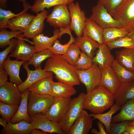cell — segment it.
<instances>
[{
    "label": "cell",
    "instance_id": "1",
    "mask_svg": "<svg viewBox=\"0 0 134 134\" xmlns=\"http://www.w3.org/2000/svg\"><path fill=\"white\" fill-rule=\"evenodd\" d=\"M43 69L54 73L58 82L73 86L80 84L77 73V69L61 55L53 54L47 59Z\"/></svg>",
    "mask_w": 134,
    "mask_h": 134
},
{
    "label": "cell",
    "instance_id": "2",
    "mask_svg": "<svg viewBox=\"0 0 134 134\" xmlns=\"http://www.w3.org/2000/svg\"><path fill=\"white\" fill-rule=\"evenodd\" d=\"M114 100V94L100 85L86 94L83 108L93 114L101 113L113 105Z\"/></svg>",
    "mask_w": 134,
    "mask_h": 134
},
{
    "label": "cell",
    "instance_id": "3",
    "mask_svg": "<svg viewBox=\"0 0 134 134\" xmlns=\"http://www.w3.org/2000/svg\"><path fill=\"white\" fill-rule=\"evenodd\" d=\"M86 94L85 93L82 92L77 97L71 99L67 110L59 123L64 134H67L83 109V104Z\"/></svg>",
    "mask_w": 134,
    "mask_h": 134
},
{
    "label": "cell",
    "instance_id": "4",
    "mask_svg": "<svg viewBox=\"0 0 134 134\" xmlns=\"http://www.w3.org/2000/svg\"><path fill=\"white\" fill-rule=\"evenodd\" d=\"M111 15L128 33L134 31V0H124Z\"/></svg>",
    "mask_w": 134,
    "mask_h": 134
},
{
    "label": "cell",
    "instance_id": "5",
    "mask_svg": "<svg viewBox=\"0 0 134 134\" xmlns=\"http://www.w3.org/2000/svg\"><path fill=\"white\" fill-rule=\"evenodd\" d=\"M92 14L89 18L103 29L112 27L123 28L121 22L114 19L99 0L92 8Z\"/></svg>",
    "mask_w": 134,
    "mask_h": 134
},
{
    "label": "cell",
    "instance_id": "6",
    "mask_svg": "<svg viewBox=\"0 0 134 134\" xmlns=\"http://www.w3.org/2000/svg\"><path fill=\"white\" fill-rule=\"evenodd\" d=\"M54 98L49 95H42L30 92L28 102L29 115L31 117L37 113L44 114L53 103Z\"/></svg>",
    "mask_w": 134,
    "mask_h": 134
},
{
    "label": "cell",
    "instance_id": "7",
    "mask_svg": "<svg viewBox=\"0 0 134 134\" xmlns=\"http://www.w3.org/2000/svg\"><path fill=\"white\" fill-rule=\"evenodd\" d=\"M67 5L59 4L53 6L52 12L46 19L50 26L55 28L70 27V16Z\"/></svg>",
    "mask_w": 134,
    "mask_h": 134
},
{
    "label": "cell",
    "instance_id": "8",
    "mask_svg": "<svg viewBox=\"0 0 134 134\" xmlns=\"http://www.w3.org/2000/svg\"><path fill=\"white\" fill-rule=\"evenodd\" d=\"M77 73L80 82L85 86L87 93L90 92L100 85L101 78V68L93 63L90 68L84 70H78Z\"/></svg>",
    "mask_w": 134,
    "mask_h": 134
},
{
    "label": "cell",
    "instance_id": "9",
    "mask_svg": "<svg viewBox=\"0 0 134 134\" xmlns=\"http://www.w3.org/2000/svg\"><path fill=\"white\" fill-rule=\"evenodd\" d=\"M67 5L70 16L71 31H73L77 37H80L83 36L87 18L85 12L81 9L77 1L75 3L72 2Z\"/></svg>",
    "mask_w": 134,
    "mask_h": 134
},
{
    "label": "cell",
    "instance_id": "10",
    "mask_svg": "<svg viewBox=\"0 0 134 134\" xmlns=\"http://www.w3.org/2000/svg\"><path fill=\"white\" fill-rule=\"evenodd\" d=\"M23 10L20 14L8 21L5 28H9L11 31H21L24 32L35 16L27 13L31 6L25 2L23 3Z\"/></svg>",
    "mask_w": 134,
    "mask_h": 134
},
{
    "label": "cell",
    "instance_id": "11",
    "mask_svg": "<svg viewBox=\"0 0 134 134\" xmlns=\"http://www.w3.org/2000/svg\"><path fill=\"white\" fill-rule=\"evenodd\" d=\"M71 100V97L55 98L53 103L44 115L52 121L59 123L67 110Z\"/></svg>",
    "mask_w": 134,
    "mask_h": 134
},
{
    "label": "cell",
    "instance_id": "12",
    "mask_svg": "<svg viewBox=\"0 0 134 134\" xmlns=\"http://www.w3.org/2000/svg\"><path fill=\"white\" fill-rule=\"evenodd\" d=\"M31 123L33 129H35L49 134H64L58 123L53 121L44 114L37 113L31 117Z\"/></svg>",
    "mask_w": 134,
    "mask_h": 134
},
{
    "label": "cell",
    "instance_id": "13",
    "mask_svg": "<svg viewBox=\"0 0 134 134\" xmlns=\"http://www.w3.org/2000/svg\"><path fill=\"white\" fill-rule=\"evenodd\" d=\"M21 92L18 86L8 81L0 86V100L10 104L19 105L21 101Z\"/></svg>",
    "mask_w": 134,
    "mask_h": 134
},
{
    "label": "cell",
    "instance_id": "14",
    "mask_svg": "<svg viewBox=\"0 0 134 134\" xmlns=\"http://www.w3.org/2000/svg\"><path fill=\"white\" fill-rule=\"evenodd\" d=\"M48 13L44 9L40 13H37L26 30L19 35V37L33 39L36 35L42 34L44 27V22L47 17Z\"/></svg>",
    "mask_w": 134,
    "mask_h": 134
},
{
    "label": "cell",
    "instance_id": "15",
    "mask_svg": "<svg viewBox=\"0 0 134 134\" xmlns=\"http://www.w3.org/2000/svg\"><path fill=\"white\" fill-rule=\"evenodd\" d=\"M24 40L33 44V42H31L24 37H19L17 38V43L15 48L9 55L10 57L15 58L17 60H21L27 62L36 53L34 46H30L26 43Z\"/></svg>",
    "mask_w": 134,
    "mask_h": 134
},
{
    "label": "cell",
    "instance_id": "16",
    "mask_svg": "<svg viewBox=\"0 0 134 134\" xmlns=\"http://www.w3.org/2000/svg\"><path fill=\"white\" fill-rule=\"evenodd\" d=\"M92 117L83 109L67 134H88L92 128Z\"/></svg>",
    "mask_w": 134,
    "mask_h": 134
},
{
    "label": "cell",
    "instance_id": "17",
    "mask_svg": "<svg viewBox=\"0 0 134 134\" xmlns=\"http://www.w3.org/2000/svg\"><path fill=\"white\" fill-rule=\"evenodd\" d=\"M26 70L27 77L26 80L18 87L21 93L24 92L33 83L43 78L53 75V73L42 69L41 65L34 70H30L27 62L23 64Z\"/></svg>",
    "mask_w": 134,
    "mask_h": 134
},
{
    "label": "cell",
    "instance_id": "18",
    "mask_svg": "<svg viewBox=\"0 0 134 134\" xmlns=\"http://www.w3.org/2000/svg\"><path fill=\"white\" fill-rule=\"evenodd\" d=\"M101 69V76L100 85L114 94L120 87L121 83L118 80L111 66H105Z\"/></svg>",
    "mask_w": 134,
    "mask_h": 134
},
{
    "label": "cell",
    "instance_id": "19",
    "mask_svg": "<svg viewBox=\"0 0 134 134\" xmlns=\"http://www.w3.org/2000/svg\"><path fill=\"white\" fill-rule=\"evenodd\" d=\"M9 57L6 58L2 65L9 77L10 81L18 86L23 82L19 76L20 67L27 62L22 60L18 61L16 59L12 60Z\"/></svg>",
    "mask_w": 134,
    "mask_h": 134
},
{
    "label": "cell",
    "instance_id": "20",
    "mask_svg": "<svg viewBox=\"0 0 134 134\" xmlns=\"http://www.w3.org/2000/svg\"><path fill=\"white\" fill-rule=\"evenodd\" d=\"M114 95L116 103L121 108L127 102L134 98V80L121 84Z\"/></svg>",
    "mask_w": 134,
    "mask_h": 134
},
{
    "label": "cell",
    "instance_id": "21",
    "mask_svg": "<svg viewBox=\"0 0 134 134\" xmlns=\"http://www.w3.org/2000/svg\"><path fill=\"white\" fill-rule=\"evenodd\" d=\"M110 50L106 44H100L95 55L92 59L93 63L97 64L100 68L107 66H111L115 59Z\"/></svg>",
    "mask_w": 134,
    "mask_h": 134
},
{
    "label": "cell",
    "instance_id": "22",
    "mask_svg": "<svg viewBox=\"0 0 134 134\" xmlns=\"http://www.w3.org/2000/svg\"><path fill=\"white\" fill-rule=\"evenodd\" d=\"M60 31L58 28H55L53 35L48 37L43 34L36 35L33 39L34 47L36 52L49 49L52 45L54 41L59 38Z\"/></svg>",
    "mask_w": 134,
    "mask_h": 134
},
{
    "label": "cell",
    "instance_id": "23",
    "mask_svg": "<svg viewBox=\"0 0 134 134\" xmlns=\"http://www.w3.org/2000/svg\"><path fill=\"white\" fill-rule=\"evenodd\" d=\"M30 92L27 89L21 93V103L16 113L9 121L11 123H16L24 120L31 123V118L28 114V97Z\"/></svg>",
    "mask_w": 134,
    "mask_h": 134
},
{
    "label": "cell",
    "instance_id": "24",
    "mask_svg": "<svg viewBox=\"0 0 134 134\" xmlns=\"http://www.w3.org/2000/svg\"><path fill=\"white\" fill-rule=\"evenodd\" d=\"M82 51L93 59L99 47L100 44L89 37L82 36L76 38L73 42Z\"/></svg>",
    "mask_w": 134,
    "mask_h": 134
},
{
    "label": "cell",
    "instance_id": "25",
    "mask_svg": "<svg viewBox=\"0 0 134 134\" xmlns=\"http://www.w3.org/2000/svg\"><path fill=\"white\" fill-rule=\"evenodd\" d=\"M103 29L94 21L87 18L83 36L88 37L98 43L100 44L103 43Z\"/></svg>",
    "mask_w": 134,
    "mask_h": 134
},
{
    "label": "cell",
    "instance_id": "26",
    "mask_svg": "<svg viewBox=\"0 0 134 134\" xmlns=\"http://www.w3.org/2000/svg\"><path fill=\"white\" fill-rule=\"evenodd\" d=\"M33 129L31 123L24 120L15 123H7L4 128L1 130V134H30Z\"/></svg>",
    "mask_w": 134,
    "mask_h": 134
},
{
    "label": "cell",
    "instance_id": "27",
    "mask_svg": "<svg viewBox=\"0 0 134 134\" xmlns=\"http://www.w3.org/2000/svg\"><path fill=\"white\" fill-rule=\"evenodd\" d=\"M76 92L73 86L53 81L49 95L54 98H67L75 95Z\"/></svg>",
    "mask_w": 134,
    "mask_h": 134
},
{
    "label": "cell",
    "instance_id": "28",
    "mask_svg": "<svg viewBox=\"0 0 134 134\" xmlns=\"http://www.w3.org/2000/svg\"><path fill=\"white\" fill-rule=\"evenodd\" d=\"M116 59L127 69L134 72V48H124L116 52Z\"/></svg>",
    "mask_w": 134,
    "mask_h": 134
},
{
    "label": "cell",
    "instance_id": "29",
    "mask_svg": "<svg viewBox=\"0 0 134 134\" xmlns=\"http://www.w3.org/2000/svg\"><path fill=\"white\" fill-rule=\"evenodd\" d=\"M124 121H134V98L123 105L120 112L112 117L111 123H116Z\"/></svg>",
    "mask_w": 134,
    "mask_h": 134
},
{
    "label": "cell",
    "instance_id": "30",
    "mask_svg": "<svg viewBox=\"0 0 134 134\" xmlns=\"http://www.w3.org/2000/svg\"><path fill=\"white\" fill-rule=\"evenodd\" d=\"M53 75L39 80L28 89L30 92L42 95H49L53 81Z\"/></svg>",
    "mask_w": 134,
    "mask_h": 134
},
{
    "label": "cell",
    "instance_id": "31",
    "mask_svg": "<svg viewBox=\"0 0 134 134\" xmlns=\"http://www.w3.org/2000/svg\"><path fill=\"white\" fill-rule=\"evenodd\" d=\"M111 66L118 80L121 84L134 80V72L126 69L121 65L116 59L114 60Z\"/></svg>",
    "mask_w": 134,
    "mask_h": 134
},
{
    "label": "cell",
    "instance_id": "32",
    "mask_svg": "<svg viewBox=\"0 0 134 134\" xmlns=\"http://www.w3.org/2000/svg\"><path fill=\"white\" fill-rule=\"evenodd\" d=\"M75 0H35L33 5L30 8L31 11L36 13L47 8L59 4L68 5Z\"/></svg>",
    "mask_w": 134,
    "mask_h": 134
},
{
    "label": "cell",
    "instance_id": "33",
    "mask_svg": "<svg viewBox=\"0 0 134 134\" xmlns=\"http://www.w3.org/2000/svg\"><path fill=\"white\" fill-rule=\"evenodd\" d=\"M110 109L108 112L104 113L90 114L93 119H97L99 120L104 125L107 134H109L110 127L112 115L118 110L121 109V107L117 104L115 103L112 105Z\"/></svg>",
    "mask_w": 134,
    "mask_h": 134
},
{
    "label": "cell",
    "instance_id": "34",
    "mask_svg": "<svg viewBox=\"0 0 134 134\" xmlns=\"http://www.w3.org/2000/svg\"><path fill=\"white\" fill-rule=\"evenodd\" d=\"M128 32L124 28L112 27L103 29V42L106 44L126 36Z\"/></svg>",
    "mask_w": 134,
    "mask_h": 134
},
{
    "label": "cell",
    "instance_id": "35",
    "mask_svg": "<svg viewBox=\"0 0 134 134\" xmlns=\"http://www.w3.org/2000/svg\"><path fill=\"white\" fill-rule=\"evenodd\" d=\"M81 51L77 46L73 43L70 45L66 52L61 55L67 62L74 66L80 56Z\"/></svg>",
    "mask_w": 134,
    "mask_h": 134
},
{
    "label": "cell",
    "instance_id": "36",
    "mask_svg": "<svg viewBox=\"0 0 134 134\" xmlns=\"http://www.w3.org/2000/svg\"><path fill=\"white\" fill-rule=\"evenodd\" d=\"M53 54L49 49H46L35 53L30 59L27 62L28 66H34L35 69L38 68L42 62L51 56Z\"/></svg>",
    "mask_w": 134,
    "mask_h": 134
},
{
    "label": "cell",
    "instance_id": "37",
    "mask_svg": "<svg viewBox=\"0 0 134 134\" xmlns=\"http://www.w3.org/2000/svg\"><path fill=\"white\" fill-rule=\"evenodd\" d=\"M19 105L10 104L0 101V113L8 122L16 113Z\"/></svg>",
    "mask_w": 134,
    "mask_h": 134
},
{
    "label": "cell",
    "instance_id": "38",
    "mask_svg": "<svg viewBox=\"0 0 134 134\" xmlns=\"http://www.w3.org/2000/svg\"><path fill=\"white\" fill-rule=\"evenodd\" d=\"M69 35L70 39L68 42L66 44H62L59 40L56 39L54 41L52 46L49 49L53 54L59 55L64 54L67 51L70 44L73 43L75 40L71 33Z\"/></svg>",
    "mask_w": 134,
    "mask_h": 134
},
{
    "label": "cell",
    "instance_id": "39",
    "mask_svg": "<svg viewBox=\"0 0 134 134\" xmlns=\"http://www.w3.org/2000/svg\"><path fill=\"white\" fill-rule=\"evenodd\" d=\"M106 44L111 50L120 47L134 48V41L126 36L118 38Z\"/></svg>",
    "mask_w": 134,
    "mask_h": 134
},
{
    "label": "cell",
    "instance_id": "40",
    "mask_svg": "<svg viewBox=\"0 0 134 134\" xmlns=\"http://www.w3.org/2000/svg\"><path fill=\"white\" fill-rule=\"evenodd\" d=\"M23 32L21 31H9L3 30L0 32V47L4 48L8 45L13 37H19V35Z\"/></svg>",
    "mask_w": 134,
    "mask_h": 134
},
{
    "label": "cell",
    "instance_id": "41",
    "mask_svg": "<svg viewBox=\"0 0 134 134\" xmlns=\"http://www.w3.org/2000/svg\"><path fill=\"white\" fill-rule=\"evenodd\" d=\"M93 64L92 59L81 51L74 66L78 70H84L90 68Z\"/></svg>",
    "mask_w": 134,
    "mask_h": 134
},
{
    "label": "cell",
    "instance_id": "42",
    "mask_svg": "<svg viewBox=\"0 0 134 134\" xmlns=\"http://www.w3.org/2000/svg\"><path fill=\"white\" fill-rule=\"evenodd\" d=\"M128 121H124L118 123H111L110 134H121L127 130L129 125Z\"/></svg>",
    "mask_w": 134,
    "mask_h": 134
},
{
    "label": "cell",
    "instance_id": "43",
    "mask_svg": "<svg viewBox=\"0 0 134 134\" xmlns=\"http://www.w3.org/2000/svg\"><path fill=\"white\" fill-rule=\"evenodd\" d=\"M20 12L16 14L9 10L0 8V29L5 28L8 20L19 15Z\"/></svg>",
    "mask_w": 134,
    "mask_h": 134
},
{
    "label": "cell",
    "instance_id": "44",
    "mask_svg": "<svg viewBox=\"0 0 134 134\" xmlns=\"http://www.w3.org/2000/svg\"><path fill=\"white\" fill-rule=\"evenodd\" d=\"M99 0L102 3L111 15L115 10L121 4L124 0Z\"/></svg>",
    "mask_w": 134,
    "mask_h": 134
},
{
    "label": "cell",
    "instance_id": "45",
    "mask_svg": "<svg viewBox=\"0 0 134 134\" xmlns=\"http://www.w3.org/2000/svg\"><path fill=\"white\" fill-rule=\"evenodd\" d=\"M17 39L12 38L8 46L3 51L0 52V67L2 66L3 63L8 54L12 52L15 48L17 43Z\"/></svg>",
    "mask_w": 134,
    "mask_h": 134
},
{
    "label": "cell",
    "instance_id": "46",
    "mask_svg": "<svg viewBox=\"0 0 134 134\" xmlns=\"http://www.w3.org/2000/svg\"><path fill=\"white\" fill-rule=\"evenodd\" d=\"M97 124L99 131H98L96 129L93 128L91 129L90 132L94 134H107L103 125L102 123L99 121L97 122Z\"/></svg>",
    "mask_w": 134,
    "mask_h": 134
},
{
    "label": "cell",
    "instance_id": "47",
    "mask_svg": "<svg viewBox=\"0 0 134 134\" xmlns=\"http://www.w3.org/2000/svg\"><path fill=\"white\" fill-rule=\"evenodd\" d=\"M8 75L7 72L3 67H0V86L7 81Z\"/></svg>",
    "mask_w": 134,
    "mask_h": 134
},
{
    "label": "cell",
    "instance_id": "48",
    "mask_svg": "<svg viewBox=\"0 0 134 134\" xmlns=\"http://www.w3.org/2000/svg\"><path fill=\"white\" fill-rule=\"evenodd\" d=\"M7 0H0V8H5L6 6V3ZM19 1L23 3L26 2V0H18Z\"/></svg>",
    "mask_w": 134,
    "mask_h": 134
},
{
    "label": "cell",
    "instance_id": "49",
    "mask_svg": "<svg viewBox=\"0 0 134 134\" xmlns=\"http://www.w3.org/2000/svg\"><path fill=\"white\" fill-rule=\"evenodd\" d=\"M48 133L44 132L39 129H33L31 131V134H48Z\"/></svg>",
    "mask_w": 134,
    "mask_h": 134
},
{
    "label": "cell",
    "instance_id": "50",
    "mask_svg": "<svg viewBox=\"0 0 134 134\" xmlns=\"http://www.w3.org/2000/svg\"><path fill=\"white\" fill-rule=\"evenodd\" d=\"M7 121L3 118H0V124L2 125L3 128L5 127L7 124Z\"/></svg>",
    "mask_w": 134,
    "mask_h": 134
},
{
    "label": "cell",
    "instance_id": "51",
    "mask_svg": "<svg viewBox=\"0 0 134 134\" xmlns=\"http://www.w3.org/2000/svg\"><path fill=\"white\" fill-rule=\"evenodd\" d=\"M130 134H134V126L129 125L127 130Z\"/></svg>",
    "mask_w": 134,
    "mask_h": 134
},
{
    "label": "cell",
    "instance_id": "52",
    "mask_svg": "<svg viewBox=\"0 0 134 134\" xmlns=\"http://www.w3.org/2000/svg\"><path fill=\"white\" fill-rule=\"evenodd\" d=\"M126 36L134 41V31L128 33Z\"/></svg>",
    "mask_w": 134,
    "mask_h": 134
},
{
    "label": "cell",
    "instance_id": "53",
    "mask_svg": "<svg viewBox=\"0 0 134 134\" xmlns=\"http://www.w3.org/2000/svg\"><path fill=\"white\" fill-rule=\"evenodd\" d=\"M129 125L134 126V121L129 122Z\"/></svg>",
    "mask_w": 134,
    "mask_h": 134
},
{
    "label": "cell",
    "instance_id": "54",
    "mask_svg": "<svg viewBox=\"0 0 134 134\" xmlns=\"http://www.w3.org/2000/svg\"><path fill=\"white\" fill-rule=\"evenodd\" d=\"M122 134H130L129 132L128 131L126 130Z\"/></svg>",
    "mask_w": 134,
    "mask_h": 134
}]
</instances>
